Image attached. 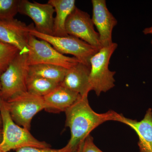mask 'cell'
I'll list each match as a JSON object with an SVG mask.
<instances>
[{
	"instance_id": "ffe728a7",
	"label": "cell",
	"mask_w": 152,
	"mask_h": 152,
	"mask_svg": "<svg viewBox=\"0 0 152 152\" xmlns=\"http://www.w3.org/2000/svg\"><path fill=\"white\" fill-rule=\"evenodd\" d=\"M77 152H103L95 145L91 135L88 136L79 147Z\"/></svg>"
},
{
	"instance_id": "ba28073f",
	"label": "cell",
	"mask_w": 152,
	"mask_h": 152,
	"mask_svg": "<svg viewBox=\"0 0 152 152\" xmlns=\"http://www.w3.org/2000/svg\"><path fill=\"white\" fill-rule=\"evenodd\" d=\"M65 28L68 35L80 39L97 48H102L99 35L95 30L92 18L86 12L76 7L67 19Z\"/></svg>"
},
{
	"instance_id": "8992f818",
	"label": "cell",
	"mask_w": 152,
	"mask_h": 152,
	"mask_svg": "<svg viewBox=\"0 0 152 152\" xmlns=\"http://www.w3.org/2000/svg\"><path fill=\"white\" fill-rule=\"evenodd\" d=\"M28 49L29 66L50 64L69 69L80 62L75 57L62 54L46 41L40 39L31 34L29 37Z\"/></svg>"
},
{
	"instance_id": "9a60e30c",
	"label": "cell",
	"mask_w": 152,
	"mask_h": 152,
	"mask_svg": "<svg viewBox=\"0 0 152 152\" xmlns=\"http://www.w3.org/2000/svg\"><path fill=\"white\" fill-rule=\"evenodd\" d=\"M48 3L55 9L56 16L54 20L53 36L65 37L66 22L69 16L75 8V0H49Z\"/></svg>"
},
{
	"instance_id": "52a82bcc",
	"label": "cell",
	"mask_w": 152,
	"mask_h": 152,
	"mask_svg": "<svg viewBox=\"0 0 152 152\" xmlns=\"http://www.w3.org/2000/svg\"><path fill=\"white\" fill-rule=\"evenodd\" d=\"M4 102L14 121L28 130L33 117L45 109L43 97L28 92Z\"/></svg>"
},
{
	"instance_id": "d4e9b609",
	"label": "cell",
	"mask_w": 152,
	"mask_h": 152,
	"mask_svg": "<svg viewBox=\"0 0 152 152\" xmlns=\"http://www.w3.org/2000/svg\"><path fill=\"white\" fill-rule=\"evenodd\" d=\"M0 152H4L3 151H2L1 150V149H0Z\"/></svg>"
},
{
	"instance_id": "7c38bea8",
	"label": "cell",
	"mask_w": 152,
	"mask_h": 152,
	"mask_svg": "<svg viewBox=\"0 0 152 152\" xmlns=\"http://www.w3.org/2000/svg\"><path fill=\"white\" fill-rule=\"evenodd\" d=\"M90 68L83 63H78L67 69L60 85L81 96L88 95L91 91L89 82Z\"/></svg>"
},
{
	"instance_id": "9c48e42d",
	"label": "cell",
	"mask_w": 152,
	"mask_h": 152,
	"mask_svg": "<svg viewBox=\"0 0 152 152\" xmlns=\"http://www.w3.org/2000/svg\"><path fill=\"white\" fill-rule=\"evenodd\" d=\"M53 7L48 4L31 2L28 0H20L18 13L31 18L34 23L35 29L45 34L53 36Z\"/></svg>"
},
{
	"instance_id": "603a6c76",
	"label": "cell",
	"mask_w": 152,
	"mask_h": 152,
	"mask_svg": "<svg viewBox=\"0 0 152 152\" xmlns=\"http://www.w3.org/2000/svg\"><path fill=\"white\" fill-rule=\"evenodd\" d=\"M2 129H1V128H0V143H1L2 140Z\"/></svg>"
},
{
	"instance_id": "44dd1931",
	"label": "cell",
	"mask_w": 152,
	"mask_h": 152,
	"mask_svg": "<svg viewBox=\"0 0 152 152\" xmlns=\"http://www.w3.org/2000/svg\"><path fill=\"white\" fill-rule=\"evenodd\" d=\"M16 152H64L62 148L54 149L50 148H40L34 147H25L17 150Z\"/></svg>"
},
{
	"instance_id": "e0dca14e",
	"label": "cell",
	"mask_w": 152,
	"mask_h": 152,
	"mask_svg": "<svg viewBox=\"0 0 152 152\" xmlns=\"http://www.w3.org/2000/svg\"><path fill=\"white\" fill-rule=\"evenodd\" d=\"M59 85L56 82L43 78L29 75L27 88L28 92L39 96L44 97Z\"/></svg>"
},
{
	"instance_id": "30bf717a",
	"label": "cell",
	"mask_w": 152,
	"mask_h": 152,
	"mask_svg": "<svg viewBox=\"0 0 152 152\" xmlns=\"http://www.w3.org/2000/svg\"><path fill=\"white\" fill-rule=\"evenodd\" d=\"M30 25L13 18L0 20V40L16 47L23 54L29 52Z\"/></svg>"
},
{
	"instance_id": "8fae6325",
	"label": "cell",
	"mask_w": 152,
	"mask_h": 152,
	"mask_svg": "<svg viewBox=\"0 0 152 152\" xmlns=\"http://www.w3.org/2000/svg\"><path fill=\"white\" fill-rule=\"evenodd\" d=\"M94 26L99 35L102 47L109 46L113 44L112 33L118 24V21L107 7L105 0H92Z\"/></svg>"
},
{
	"instance_id": "277c9868",
	"label": "cell",
	"mask_w": 152,
	"mask_h": 152,
	"mask_svg": "<svg viewBox=\"0 0 152 152\" xmlns=\"http://www.w3.org/2000/svg\"><path fill=\"white\" fill-rule=\"evenodd\" d=\"M28 54L20 53L0 75L1 99L5 102L28 92Z\"/></svg>"
},
{
	"instance_id": "cb8c5ba5",
	"label": "cell",
	"mask_w": 152,
	"mask_h": 152,
	"mask_svg": "<svg viewBox=\"0 0 152 152\" xmlns=\"http://www.w3.org/2000/svg\"><path fill=\"white\" fill-rule=\"evenodd\" d=\"M1 84H0V107H1ZM1 115H0V126H1Z\"/></svg>"
},
{
	"instance_id": "4fadbf2b",
	"label": "cell",
	"mask_w": 152,
	"mask_h": 152,
	"mask_svg": "<svg viewBox=\"0 0 152 152\" xmlns=\"http://www.w3.org/2000/svg\"><path fill=\"white\" fill-rule=\"evenodd\" d=\"M122 123L130 127L138 137L140 152H152V109L146 112L140 121L123 116Z\"/></svg>"
},
{
	"instance_id": "6da1fadb",
	"label": "cell",
	"mask_w": 152,
	"mask_h": 152,
	"mask_svg": "<svg viewBox=\"0 0 152 152\" xmlns=\"http://www.w3.org/2000/svg\"><path fill=\"white\" fill-rule=\"evenodd\" d=\"M66 126L70 129L71 137L62 148L64 152H77L83 142L98 126L108 121L121 123L124 115L113 110L98 113L91 107L88 95L80 96L65 112Z\"/></svg>"
},
{
	"instance_id": "5bb4252c",
	"label": "cell",
	"mask_w": 152,
	"mask_h": 152,
	"mask_svg": "<svg viewBox=\"0 0 152 152\" xmlns=\"http://www.w3.org/2000/svg\"><path fill=\"white\" fill-rule=\"evenodd\" d=\"M80 95L59 85L43 97L45 110L53 113L65 112L78 99Z\"/></svg>"
},
{
	"instance_id": "2e32d148",
	"label": "cell",
	"mask_w": 152,
	"mask_h": 152,
	"mask_svg": "<svg viewBox=\"0 0 152 152\" xmlns=\"http://www.w3.org/2000/svg\"><path fill=\"white\" fill-rule=\"evenodd\" d=\"M67 70L65 68L50 64L29 66V75L40 77L60 84Z\"/></svg>"
},
{
	"instance_id": "ac0fdd59",
	"label": "cell",
	"mask_w": 152,
	"mask_h": 152,
	"mask_svg": "<svg viewBox=\"0 0 152 152\" xmlns=\"http://www.w3.org/2000/svg\"><path fill=\"white\" fill-rule=\"evenodd\" d=\"M20 53L16 47L0 40V75L7 69L11 62Z\"/></svg>"
},
{
	"instance_id": "7a4b0ae2",
	"label": "cell",
	"mask_w": 152,
	"mask_h": 152,
	"mask_svg": "<svg viewBox=\"0 0 152 152\" xmlns=\"http://www.w3.org/2000/svg\"><path fill=\"white\" fill-rule=\"evenodd\" d=\"M0 115L3 125L2 140L0 143V149L3 152H8L25 147L46 148L50 147L45 142L36 139L27 129L21 127L16 124L2 99Z\"/></svg>"
},
{
	"instance_id": "d6986e66",
	"label": "cell",
	"mask_w": 152,
	"mask_h": 152,
	"mask_svg": "<svg viewBox=\"0 0 152 152\" xmlns=\"http://www.w3.org/2000/svg\"><path fill=\"white\" fill-rule=\"evenodd\" d=\"M20 0H0V20H10L18 13Z\"/></svg>"
},
{
	"instance_id": "5b68a950",
	"label": "cell",
	"mask_w": 152,
	"mask_h": 152,
	"mask_svg": "<svg viewBox=\"0 0 152 152\" xmlns=\"http://www.w3.org/2000/svg\"><path fill=\"white\" fill-rule=\"evenodd\" d=\"M29 33L38 39L46 41L62 54L72 55L90 67V59L99 50L73 36L56 37L42 34L32 24L30 25Z\"/></svg>"
},
{
	"instance_id": "3957f363",
	"label": "cell",
	"mask_w": 152,
	"mask_h": 152,
	"mask_svg": "<svg viewBox=\"0 0 152 152\" xmlns=\"http://www.w3.org/2000/svg\"><path fill=\"white\" fill-rule=\"evenodd\" d=\"M118 46L116 43L113 42L109 46L102 47L90 59L89 82L91 91H94L97 96L115 87L116 72L110 70L109 67L111 58Z\"/></svg>"
},
{
	"instance_id": "7402d4cb",
	"label": "cell",
	"mask_w": 152,
	"mask_h": 152,
	"mask_svg": "<svg viewBox=\"0 0 152 152\" xmlns=\"http://www.w3.org/2000/svg\"><path fill=\"white\" fill-rule=\"evenodd\" d=\"M143 33L145 35H152V26H150L149 27L146 28L143 30ZM151 44L152 45V39L151 41Z\"/></svg>"
}]
</instances>
